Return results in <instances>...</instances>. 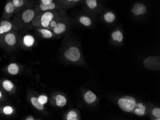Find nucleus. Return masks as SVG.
<instances>
[{
  "mask_svg": "<svg viewBox=\"0 0 160 120\" xmlns=\"http://www.w3.org/2000/svg\"><path fill=\"white\" fill-rule=\"evenodd\" d=\"M5 40L8 45L10 46L13 45L16 43V36L12 33H9L6 35Z\"/></svg>",
  "mask_w": 160,
  "mask_h": 120,
  "instance_id": "f8f14e48",
  "label": "nucleus"
},
{
  "mask_svg": "<svg viewBox=\"0 0 160 120\" xmlns=\"http://www.w3.org/2000/svg\"><path fill=\"white\" fill-rule=\"evenodd\" d=\"M35 17V13L32 9H27L24 12L22 18L25 23H29L32 21Z\"/></svg>",
  "mask_w": 160,
  "mask_h": 120,
  "instance_id": "423d86ee",
  "label": "nucleus"
},
{
  "mask_svg": "<svg viewBox=\"0 0 160 120\" xmlns=\"http://www.w3.org/2000/svg\"><path fill=\"white\" fill-rule=\"evenodd\" d=\"M38 101H39L40 103L44 105L47 103V101H48V98H47V96L42 95L38 98Z\"/></svg>",
  "mask_w": 160,
  "mask_h": 120,
  "instance_id": "a878e982",
  "label": "nucleus"
},
{
  "mask_svg": "<svg viewBox=\"0 0 160 120\" xmlns=\"http://www.w3.org/2000/svg\"><path fill=\"white\" fill-rule=\"evenodd\" d=\"M147 8L144 3L136 2L134 5L131 12L135 16H142L144 15L147 12Z\"/></svg>",
  "mask_w": 160,
  "mask_h": 120,
  "instance_id": "20e7f679",
  "label": "nucleus"
},
{
  "mask_svg": "<svg viewBox=\"0 0 160 120\" xmlns=\"http://www.w3.org/2000/svg\"><path fill=\"white\" fill-rule=\"evenodd\" d=\"M8 71L11 75H16L19 71V67L16 63H11L8 66Z\"/></svg>",
  "mask_w": 160,
  "mask_h": 120,
  "instance_id": "2eb2a0df",
  "label": "nucleus"
},
{
  "mask_svg": "<svg viewBox=\"0 0 160 120\" xmlns=\"http://www.w3.org/2000/svg\"><path fill=\"white\" fill-rule=\"evenodd\" d=\"M0 25V34H3L10 31L12 27L11 23L8 21H2Z\"/></svg>",
  "mask_w": 160,
  "mask_h": 120,
  "instance_id": "0eeeda50",
  "label": "nucleus"
},
{
  "mask_svg": "<svg viewBox=\"0 0 160 120\" xmlns=\"http://www.w3.org/2000/svg\"><path fill=\"white\" fill-rule=\"evenodd\" d=\"M66 30V26L63 23H58L53 29V31L54 33L57 35L60 34L64 32Z\"/></svg>",
  "mask_w": 160,
  "mask_h": 120,
  "instance_id": "6e6552de",
  "label": "nucleus"
},
{
  "mask_svg": "<svg viewBox=\"0 0 160 120\" xmlns=\"http://www.w3.org/2000/svg\"><path fill=\"white\" fill-rule=\"evenodd\" d=\"M53 14L51 12H47L43 14L41 18V25L44 28H48L49 23L54 18Z\"/></svg>",
  "mask_w": 160,
  "mask_h": 120,
  "instance_id": "39448f33",
  "label": "nucleus"
},
{
  "mask_svg": "<svg viewBox=\"0 0 160 120\" xmlns=\"http://www.w3.org/2000/svg\"><path fill=\"white\" fill-rule=\"evenodd\" d=\"M56 102L57 106L59 107H62L66 104L67 100L64 96L59 95L56 98Z\"/></svg>",
  "mask_w": 160,
  "mask_h": 120,
  "instance_id": "ddd939ff",
  "label": "nucleus"
},
{
  "mask_svg": "<svg viewBox=\"0 0 160 120\" xmlns=\"http://www.w3.org/2000/svg\"><path fill=\"white\" fill-rule=\"evenodd\" d=\"M15 7L13 2H9L7 3L5 7V10L7 13H11L15 10Z\"/></svg>",
  "mask_w": 160,
  "mask_h": 120,
  "instance_id": "4be33fe9",
  "label": "nucleus"
},
{
  "mask_svg": "<svg viewBox=\"0 0 160 120\" xmlns=\"http://www.w3.org/2000/svg\"><path fill=\"white\" fill-rule=\"evenodd\" d=\"M31 101L34 106L39 110H42L44 109L43 105L40 103L39 101H38V98L33 97V98H31Z\"/></svg>",
  "mask_w": 160,
  "mask_h": 120,
  "instance_id": "f3484780",
  "label": "nucleus"
},
{
  "mask_svg": "<svg viewBox=\"0 0 160 120\" xmlns=\"http://www.w3.org/2000/svg\"><path fill=\"white\" fill-rule=\"evenodd\" d=\"M118 103L120 109L125 112H131L137 106L135 99L130 96L121 97L118 101Z\"/></svg>",
  "mask_w": 160,
  "mask_h": 120,
  "instance_id": "f257e3e1",
  "label": "nucleus"
},
{
  "mask_svg": "<svg viewBox=\"0 0 160 120\" xmlns=\"http://www.w3.org/2000/svg\"><path fill=\"white\" fill-rule=\"evenodd\" d=\"M104 18L107 23H111L114 21L116 19V16L113 13L109 12L105 13L104 16Z\"/></svg>",
  "mask_w": 160,
  "mask_h": 120,
  "instance_id": "dca6fc26",
  "label": "nucleus"
},
{
  "mask_svg": "<svg viewBox=\"0 0 160 120\" xmlns=\"http://www.w3.org/2000/svg\"><path fill=\"white\" fill-rule=\"evenodd\" d=\"M35 39L31 35H26L24 38V43L27 47H31L34 44Z\"/></svg>",
  "mask_w": 160,
  "mask_h": 120,
  "instance_id": "4468645a",
  "label": "nucleus"
},
{
  "mask_svg": "<svg viewBox=\"0 0 160 120\" xmlns=\"http://www.w3.org/2000/svg\"><path fill=\"white\" fill-rule=\"evenodd\" d=\"M155 120H160V118H157V119H156Z\"/></svg>",
  "mask_w": 160,
  "mask_h": 120,
  "instance_id": "7c9ffc66",
  "label": "nucleus"
},
{
  "mask_svg": "<svg viewBox=\"0 0 160 120\" xmlns=\"http://www.w3.org/2000/svg\"><path fill=\"white\" fill-rule=\"evenodd\" d=\"M65 57L69 61L75 62L81 58V52L76 47H71L67 49L64 53Z\"/></svg>",
  "mask_w": 160,
  "mask_h": 120,
  "instance_id": "f03ea898",
  "label": "nucleus"
},
{
  "mask_svg": "<svg viewBox=\"0 0 160 120\" xmlns=\"http://www.w3.org/2000/svg\"><path fill=\"white\" fill-rule=\"evenodd\" d=\"M41 33L43 37L46 39H49L53 37V34L51 32V31L49 29H40Z\"/></svg>",
  "mask_w": 160,
  "mask_h": 120,
  "instance_id": "412c9836",
  "label": "nucleus"
},
{
  "mask_svg": "<svg viewBox=\"0 0 160 120\" xmlns=\"http://www.w3.org/2000/svg\"><path fill=\"white\" fill-rule=\"evenodd\" d=\"M152 114L155 116V117L157 118L160 117V109L159 108H155L152 110Z\"/></svg>",
  "mask_w": 160,
  "mask_h": 120,
  "instance_id": "cd10ccee",
  "label": "nucleus"
},
{
  "mask_svg": "<svg viewBox=\"0 0 160 120\" xmlns=\"http://www.w3.org/2000/svg\"><path fill=\"white\" fill-rule=\"evenodd\" d=\"M55 3L54 2H51L49 5H43L41 3L40 5V7L42 11H46V10H53L55 8Z\"/></svg>",
  "mask_w": 160,
  "mask_h": 120,
  "instance_id": "6ab92c4d",
  "label": "nucleus"
},
{
  "mask_svg": "<svg viewBox=\"0 0 160 120\" xmlns=\"http://www.w3.org/2000/svg\"><path fill=\"white\" fill-rule=\"evenodd\" d=\"M84 98L86 102L88 103H92L96 99V96L91 90H89L85 94Z\"/></svg>",
  "mask_w": 160,
  "mask_h": 120,
  "instance_id": "1a4fd4ad",
  "label": "nucleus"
},
{
  "mask_svg": "<svg viewBox=\"0 0 160 120\" xmlns=\"http://www.w3.org/2000/svg\"><path fill=\"white\" fill-rule=\"evenodd\" d=\"M111 37L114 41H117L119 43L122 42L123 40V35L122 33L119 30L114 31L111 34Z\"/></svg>",
  "mask_w": 160,
  "mask_h": 120,
  "instance_id": "9d476101",
  "label": "nucleus"
},
{
  "mask_svg": "<svg viewBox=\"0 0 160 120\" xmlns=\"http://www.w3.org/2000/svg\"><path fill=\"white\" fill-rule=\"evenodd\" d=\"M57 24V22H56V21L55 20H52V21H51V22H50V23H49V26H50V29H53V28H54L55 26L56 25V24Z\"/></svg>",
  "mask_w": 160,
  "mask_h": 120,
  "instance_id": "c85d7f7f",
  "label": "nucleus"
},
{
  "mask_svg": "<svg viewBox=\"0 0 160 120\" xmlns=\"http://www.w3.org/2000/svg\"><path fill=\"white\" fill-rule=\"evenodd\" d=\"M41 2V3H42L43 5H49L53 2L52 0H42Z\"/></svg>",
  "mask_w": 160,
  "mask_h": 120,
  "instance_id": "c756f323",
  "label": "nucleus"
},
{
  "mask_svg": "<svg viewBox=\"0 0 160 120\" xmlns=\"http://www.w3.org/2000/svg\"><path fill=\"white\" fill-rule=\"evenodd\" d=\"M3 87L7 91H10L13 88V84L11 81L8 80H5L3 82Z\"/></svg>",
  "mask_w": 160,
  "mask_h": 120,
  "instance_id": "aec40b11",
  "label": "nucleus"
},
{
  "mask_svg": "<svg viewBox=\"0 0 160 120\" xmlns=\"http://www.w3.org/2000/svg\"><path fill=\"white\" fill-rule=\"evenodd\" d=\"M80 22L84 26L89 27L92 23V21L89 17L82 16L80 18Z\"/></svg>",
  "mask_w": 160,
  "mask_h": 120,
  "instance_id": "a211bd4d",
  "label": "nucleus"
},
{
  "mask_svg": "<svg viewBox=\"0 0 160 120\" xmlns=\"http://www.w3.org/2000/svg\"><path fill=\"white\" fill-rule=\"evenodd\" d=\"M160 59V57L157 56L148 57L144 61V66L149 70H159Z\"/></svg>",
  "mask_w": 160,
  "mask_h": 120,
  "instance_id": "7ed1b4c3",
  "label": "nucleus"
},
{
  "mask_svg": "<svg viewBox=\"0 0 160 120\" xmlns=\"http://www.w3.org/2000/svg\"><path fill=\"white\" fill-rule=\"evenodd\" d=\"M67 120H78L77 114L73 111H70L67 114Z\"/></svg>",
  "mask_w": 160,
  "mask_h": 120,
  "instance_id": "b1692460",
  "label": "nucleus"
},
{
  "mask_svg": "<svg viewBox=\"0 0 160 120\" xmlns=\"http://www.w3.org/2000/svg\"><path fill=\"white\" fill-rule=\"evenodd\" d=\"M86 2L90 9H95L97 6V1L96 0H87L86 1Z\"/></svg>",
  "mask_w": 160,
  "mask_h": 120,
  "instance_id": "5701e85b",
  "label": "nucleus"
},
{
  "mask_svg": "<svg viewBox=\"0 0 160 120\" xmlns=\"http://www.w3.org/2000/svg\"><path fill=\"white\" fill-rule=\"evenodd\" d=\"M24 2L22 0H13V6L16 7H19L22 6L24 5Z\"/></svg>",
  "mask_w": 160,
  "mask_h": 120,
  "instance_id": "393cba45",
  "label": "nucleus"
},
{
  "mask_svg": "<svg viewBox=\"0 0 160 120\" xmlns=\"http://www.w3.org/2000/svg\"><path fill=\"white\" fill-rule=\"evenodd\" d=\"M3 112L6 114H11L13 112L12 108L11 107H10V106H6L3 109Z\"/></svg>",
  "mask_w": 160,
  "mask_h": 120,
  "instance_id": "bb28decb",
  "label": "nucleus"
},
{
  "mask_svg": "<svg viewBox=\"0 0 160 120\" xmlns=\"http://www.w3.org/2000/svg\"><path fill=\"white\" fill-rule=\"evenodd\" d=\"M137 107L134 111L135 114L139 116L144 115L145 112V106L142 103H139L137 104Z\"/></svg>",
  "mask_w": 160,
  "mask_h": 120,
  "instance_id": "9b49d317",
  "label": "nucleus"
},
{
  "mask_svg": "<svg viewBox=\"0 0 160 120\" xmlns=\"http://www.w3.org/2000/svg\"><path fill=\"white\" fill-rule=\"evenodd\" d=\"M2 96V93L1 92V91H0V98Z\"/></svg>",
  "mask_w": 160,
  "mask_h": 120,
  "instance_id": "2f4dec72",
  "label": "nucleus"
}]
</instances>
